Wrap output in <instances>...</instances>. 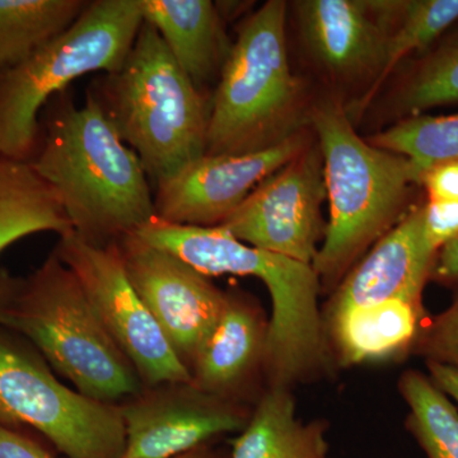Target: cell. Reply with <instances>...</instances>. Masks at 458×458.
Segmentation results:
<instances>
[{
    "instance_id": "cell-21",
    "label": "cell",
    "mask_w": 458,
    "mask_h": 458,
    "mask_svg": "<svg viewBox=\"0 0 458 458\" xmlns=\"http://www.w3.org/2000/svg\"><path fill=\"white\" fill-rule=\"evenodd\" d=\"M417 56L391 90L390 111L397 122L458 104V21Z\"/></svg>"
},
{
    "instance_id": "cell-23",
    "label": "cell",
    "mask_w": 458,
    "mask_h": 458,
    "mask_svg": "<svg viewBox=\"0 0 458 458\" xmlns=\"http://www.w3.org/2000/svg\"><path fill=\"white\" fill-rule=\"evenodd\" d=\"M457 21L458 0L397 2L381 74L369 93L348 110V114L366 110L401 62L429 49Z\"/></svg>"
},
{
    "instance_id": "cell-32",
    "label": "cell",
    "mask_w": 458,
    "mask_h": 458,
    "mask_svg": "<svg viewBox=\"0 0 458 458\" xmlns=\"http://www.w3.org/2000/svg\"><path fill=\"white\" fill-rule=\"evenodd\" d=\"M21 282H17L5 271H0V327L9 304L16 295Z\"/></svg>"
},
{
    "instance_id": "cell-4",
    "label": "cell",
    "mask_w": 458,
    "mask_h": 458,
    "mask_svg": "<svg viewBox=\"0 0 458 458\" xmlns=\"http://www.w3.org/2000/svg\"><path fill=\"white\" fill-rule=\"evenodd\" d=\"M286 11L284 0H267L238 25L210 99L205 155L264 152L311 129L313 99L289 63Z\"/></svg>"
},
{
    "instance_id": "cell-13",
    "label": "cell",
    "mask_w": 458,
    "mask_h": 458,
    "mask_svg": "<svg viewBox=\"0 0 458 458\" xmlns=\"http://www.w3.org/2000/svg\"><path fill=\"white\" fill-rule=\"evenodd\" d=\"M315 140L312 128L278 147L242 156H203L157 183V218L192 227H219L259 185Z\"/></svg>"
},
{
    "instance_id": "cell-27",
    "label": "cell",
    "mask_w": 458,
    "mask_h": 458,
    "mask_svg": "<svg viewBox=\"0 0 458 458\" xmlns=\"http://www.w3.org/2000/svg\"><path fill=\"white\" fill-rule=\"evenodd\" d=\"M424 228L430 245L438 251L445 243L458 237V199L426 200Z\"/></svg>"
},
{
    "instance_id": "cell-5",
    "label": "cell",
    "mask_w": 458,
    "mask_h": 458,
    "mask_svg": "<svg viewBox=\"0 0 458 458\" xmlns=\"http://www.w3.org/2000/svg\"><path fill=\"white\" fill-rule=\"evenodd\" d=\"M89 92L156 185L205 156L212 96L183 73L149 23L123 65Z\"/></svg>"
},
{
    "instance_id": "cell-6",
    "label": "cell",
    "mask_w": 458,
    "mask_h": 458,
    "mask_svg": "<svg viewBox=\"0 0 458 458\" xmlns=\"http://www.w3.org/2000/svg\"><path fill=\"white\" fill-rule=\"evenodd\" d=\"M2 327L27 337L78 393L119 403L143 390L73 271L53 252L21 282Z\"/></svg>"
},
{
    "instance_id": "cell-22",
    "label": "cell",
    "mask_w": 458,
    "mask_h": 458,
    "mask_svg": "<svg viewBox=\"0 0 458 458\" xmlns=\"http://www.w3.org/2000/svg\"><path fill=\"white\" fill-rule=\"evenodd\" d=\"M87 0H0V71L66 31Z\"/></svg>"
},
{
    "instance_id": "cell-1",
    "label": "cell",
    "mask_w": 458,
    "mask_h": 458,
    "mask_svg": "<svg viewBox=\"0 0 458 458\" xmlns=\"http://www.w3.org/2000/svg\"><path fill=\"white\" fill-rule=\"evenodd\" d=\"M135 236L171 252L207 276H254L271 298L265 388L293 391L336 373L312 265L241 242L222 227H192L153 218Z\"/></svg>"
},
{
    "instance_id": "cell-10",
    "label": "cell",
    "mask_w": 458,
    "mask_h": 458,
    "mask_svg": "<svg viewBox=\"0 0 458 458\" xmlns=\"http://www.w3.org/2000/svg\"><path fill=\"white\" fill-rule=\"evenodd\" d=\"M324 158L313 140L300 155L267 177L219 225L246 245L312 265L327 225Z\"/></svg>"
},
{
    "instance_id": "cell-15",
    "label": "cell",
    "mask_w": 458,
    "mask_h": 458,
    "mask_svg": "<svg viewBox=\"0 0 458 458\" xmlns=\"http://www.w3.org/2000/svg\"><path fill=\"white\" fill-rule=\"evenodd\" d=\"M424 205L426 201H419L346 274L321 310L324 324L391 300L423 303L424 288L438 255L427 238Z\"/></svg>"
},
{
    "instance_id": "cell-14",
    "label": "cell",
    "mask_w": 458,
    "mask_h": 458,
    "mask_svg": "<svg viewBox=\"0 0 458 458\" xmlns=\"http://www.w3.org/2000/svg\"><path fill=\"white\" fill-rule=\"evenodd\" d=\"M292 7L315 64L334 82H369L363 98L384 68L394 2L298 0Z\"/></svg>"
},
{
    "instance_id": "cell-33",
    "label": "cell",
    "mask_w": 458,
    "mask_h": 458,
    "mask_svg": "<svg viewBox=\"0 0 458 458\" xmlns=\"http://www.w3.org/2000/svg\"><path fill=\"white\" fill-rule=\"evenodd\" d=\"M176 458H227L219 454L218 451H214L209 445H204L197 450L188 452V454H182ZM229 458V457H228Z\"/></svg>"
},
{
    "instance_id": "cell-8",
    "label": "cell",
    "mask_w": 458,
    "mask_h": 458,
    "mask_svg": "<svg viewBox=\"0 0 458 458\" xmlns=\"http://www.w3.org/2000/svg\"><path fill=\"white\" fill-rule=\"evenodd\" d=\"M0 424L31 427L68 458H122L119 403L63 385L36 355L0 336Z\"/></svg>"
},
{
    "instance_id": "cell-20",
    "label": "cell",
    "mask_w": 458,
    "mask_h": 458,
    "mask_svg": "<svg viewBox=\"0 0 458 458\" xmlns=\"http://www.w3.org/2000/svg\"><path fill=\"white\" fill-rule=\"evenodd\" d=\"M41 232L62 237L73 229L55 192L31 162L0 157V254Z\"/></svg>"
},
{
    "instance_id": "cell-2",
    "label": "cell",
    "mask_w": 458,
    "mask_h": 458,
    "mask_svg": "<svg viewBox=\"0 0 458 458\" xmlns=\"http://www.w3.org/2000/svg\"><path fill=\"white\" fill-rule=\"evenodd\" d=\"M311 128L324 158L330 219L312 267L330 295L414 203L420 177L406 157L372 146L355 131L336 96L313 101Z\"/></svg>"
},
{
    "instance_id": "cell-28",
    "label": "cell",
    "mask_w": 458,
    "mask_h": 458,
    "mask_svg": "<svg viewBox=\"0 0 458 458\" xmlns=\"http://www.w3.org/2000/svg\"><path fill=\"white\" fill-rule=\"evenodd\" d=\"M420 188L427 191V200H457L458 161L433 165L421 174Z\"/></svg>"
},
{
    "instance_id": "cell-11",
    "label": "cell",
    "mask_w": 458,
    "mask_h": 458,
    "mask_svg": "<svg viewBox=\"0 0 458 458\" xmlns=\"http://www.w3.org/2000/svg\"><path fill=\"white\" fill-rule=\"evenodd\" d=\"M117 245L131 285L190 370L221 318L227 292L188 262L134 233Z\"/></svg>"
},
{
    "instance_id": "cell-16",
    "label": "cell",
    "mask_w": 458,
    "mask_h": 458,
    "mask_svg": "<svg viewBox=\"0 0 458 458\" xmlns=\"http://www.w3.org/2000/svg\"><path fill=\"white\" fill-rule=\"evenodd\" d=\"M221 318L192 361V384L199 388L241 403L255 379H264L269 319L254 298L225 291Z\"/></svg>"
},
{
    "instance_id": "cell-3",
    "label": "cell",
    "mask_w": 458,
    "mask_h": 458,
    "mask_svg": "<svg viewBox=\"0 0 458 458\" xmlns=\"http://www.w3.org/2000/svg\"><path fill=\"white\" fill-rule=\"evenodd\" d=\"M30 162L87 242L110 245L156 218L155 195L140 158L89 92L82 107L68 99L57 108Z\"/></svg>"
},
{
    "instance_id": "cell-7",
    "label": "cell",
    "mask_w": 458,
    "mask_h": 458,
    "mask_svg": "<svg viewBox=\"0 0 458 458\" xmlns=\"http://www.w3.org/2000/svg\"><path fill=\"white\" fill-rule=\"evenodd\" d=\"M143 22L138 0H95L62 35L2 69L0 157L30 161L47 99L83 75L116 72Z\"/></svg>"
},
{
    "instance_id": "cell-12",
    "label": "cell",
    "mask_w": 458,
    "mask_h": 458,
    "mask_svg": "<svg viewBox=\"0 0 458 458\" xmlns=\"http://www.w3.org/2000/svg\"><path fill=\"white\" fill-rule=\"evenodd\" d=\"M125 426L122 458H176L216 437L242 432L251 412L191 382L141 390L119 403Z\"/></svg>"
},
{
    "instance_id": "cell-19",
    "label": "cell",
    "mask_w": 458,
    "mask_h": 458,
    "mask_svg": "<svg viewBox=\"0 0 458 458\" xmlns=\"http://www.w3.org/2000/svg\"><path fill=\"white\" fill-rule=\"evenodd\" d=\"M324 419L297 417L293 391L265 388L229 458H333Z\"/></svg>"
},
{
    "instance_id": "cell-18",
    "label": "cell",
    "mask_w": 458,
    "mask_h": 458,
    "mask_svg": "<svg viewBox=\"0 0 458 458\" xmlns=\"http://www.w3.org/2000/svg\"><path fill=\"white\" fill-rule=\"evenodd\" d=\"M427 318L423 303L391 300L344 313L324 327L337 369H346L405 360Z\"/></svg>"
},
{
    "instance_id": "cell-29",
    "label": "cell",
    "mask_w": 458,
    "mask_h": 458,
    "mask_svg": "<svg viewBox=\"0 0 458 458\" xmlns=\"http://www.w3.org/2000/svg\"><path fill=\"white\" fill-rule=\"evenodd\" d=\"M0 458H54L49 452L17 432L14 428L0 424Z\"/></svg>"
},
{
    "instance_id": "cell-9",
    "label": "cell",
    "mask_w": 458,
    "mask_h": 458,
    "mask_svg": "<svg viewBox=\"0 0 458 458\" xmlns=\"http://www.w3.org/2000/svg\"><path fill=\"white\" fill-rule=\"evenodd\" d=\"M73 271L99 319L147 387L191 382L164 331L126 276L117 242L93 245L74 232L60 237L55 251Z\"/></svg>"
},
{
    "instance_id": "cell-26",
    "label": "cell",
    "mask_w": 458,
    "mask_h": 458,
    "mask_svg": "<svg viewBox=\"0 0 458 458\" xmlns=\"http://www.w3.org/2000/svg\"><path fill=\"white\" fill-rule=\"evenodd\" d=\"M451 306L433 318H427L411 354L426 363L443 364L458 369V284Z\"/></svg>"
},
{
    "instance_id": "cell-30",
    "label": "cell",
    "mask_w": 458,
    "mask_h": 458,
    "mask_svg": "<svg viewBox=\"0 0 458 458\" xmlns=\"http://www.w3.org/2000/svg\"><path fill=\"white\" fill-rule=\"evenodd\" d=\"M430 282L454 288L458 284V237L445 243L437 255Z\"/></svg>"
},
{
    "instance_id": "cell-31",
    "label": "cell",
    "mask_w": 458,
    "mask_h": 458,
    "mask_svg": "<svg viewBox=\"0 0 458 458\" xmlns=\"http://www.w3.org/2000/svg\"><path fill=\"white\" fill-rule=\"evenodd\" d=\"M427 369L437 387L458 403V369L437 363H427Z\"/></svg>"
},
{
    "instance_id": "cell-24",
    "label": "cell",
    "mask_w": 458,
    "mask_h": 458,
    "mask_svg": "<svg viewBox=\"0 0 458 458\" xmlns=\"http://www.w3.org/2000/svg\"><path fill=\"white\" fill-rule=\"evenodd\" d=\"M397 388L409 408L406 430L427 458H458V410L447 394L415 369L401 375Z\"/></svg>"
},
{
    "instance_id": "cell-25",
    "label": "cell",
    "mask_w": 458,
    "mask_h": 458,
    "mask_svg": "<svg viewBox=\"0 0 458 458\" xmlns=\"http://www.w3.org/2000/svg\"><path fill=\"white\" fill-rule=\"evenodd\" d=\"M372 146L406 157L419 177L433 165L458 161V114H419L367 138Z\"/></svg>"
},
{
    "instance_id": "cell-17",
    "label": "cell",
    "mask_w": 458,
    "mask_h": 458,
    "mask_svg": "<svg viewBox=\"0 0 458 458\" xmlns=\"http://www.w3.org/2000/svg\"><path fill=\"white\" fill-rule=\"evenodd\" d=\"M144 22L155 27L171 55L199 89L207 93L219 77L233 42L210 0H138Z\"/></svg>"
}]
</instances>
